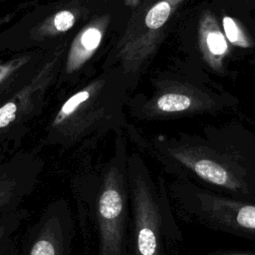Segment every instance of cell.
Segmentation results:
<instances>
[{
	"label": "cell",
	"mask_w": 255,
	"mask_h": 255,
	"mask_svg": "<svg viewBox=\"0 0 255 255\" xmlns=\"http://www.w3.org/2000/svg\"><path fill=\"white\" fill-rule=\"evenodd\" d=\"M18 249L19 255H71V237L67 230L46 224L33 232Z\"/></svg>",
	"instance_id": "6da1fadb"
},
{
	"label": "cell",
	"mask_w": 255,
	"mask_h": 255,
	"mask_svg": "<svg viewBox=\"0 0 255 255\" xmlns=\"http://www.w3.org/2000/svg\"><path fill=\"white\" fill-rule=\"evenodd\" d=\"M192 168L194 171L203 179L208 182L223 185L233 188V184L227 171L217 164L216 162L209 159H199L193 163Z\"/></svg>",
	"instance_id": "7a4b0ae2"
},
{
	"label": "cell",
	"mask_w": 255,
	"mask_h": 255,
	"mask_svg": "<svg viewBox=\"0 0 255 255\" xmlns=\"http://www.w3.org/2000/svg\"><path fill=\"white\" fill-rule=\"evenodd\" d=\"M178 1H161L156 3L145 16V25L149 29H158L165 24L173 9V6L178 4Z\"/></svg>",
	"instance_id": "3957f363"
},
{
	"label": "cell",
	"mask_w": 255,
	"mask_h": 255,
	"mask_svg": "<svg viewBox=\"0 0 255 255\" xmlns=\"http://www.w3.org/2000/svg\"><path fill=\"white\" fill-rule=\"evenodd\" d=\"M156 104L162 112H181L190 107L191 100L181 94H166L161 96Z\"/></svg>",
	"instance_id": "277c9868"
},
{
	"label": "cell",
	"mask_w": 255,
	"mask_h": 255,
	"mask_svg": "<svg viewBox=\"0 0 255 255\" xmlns=\"http://www.w3.org/2000/svg\"><path fill=\"white\" fill-rule=\"evenodd\" d=\"M205 46L210 54L216 57H221L227 52V43L220 31H209L205 38Z\"/></svg>",
	"instance_id": "5b68a950"
},
{
	"label": "cell",
	"mask_w": 255,
	"mask_h": 255,
	"mask_svg": "<svg viewBox=\"0 0 255 255\" xmlns=\"http://www.w3.org/2000/svg\"><path fill=\"white\" fill-rule=\"evenodd\" d=\"M223 28H224V32L227 39L231 43L236 44L238 46H242V47H248L249 44L244 39V37H242L237 24L232 18L228 16H225L223 18Z\"/></svg>",
	"instance_id": "8992f818"
},
{
	"label": "cell",
	"mask_w": 255,
	"mask_h": 255,
	"mask_svg": "<svg viewBox=\"0 0 255 255\" xmlns=\"http://www.w3.org/2000/svg\"><path fill=\"white\" fill-rule=\"evenodd\" d=\"M236 222L241 227L255 230V206L244 205L236 213Z\"/></svg>",
	"instance_id": "52a82bcc"
},
{
	"label": "cell",
	"mask_w": 255,
	"mask_h": 255,
	"mask_svg": "<svg viewBox=\"0 0 255 255\" xmlns=\"http://www.w3.org/2000/svg\"><path fill=\"white\" fill-rule=\"evenodd\" d=\"M101 38L102 33L100 30H98L97 28H89L83 33L81 37V43L86 50L93 51L99 46Z\"/></svg>",
	"instance_id": "ba28073f"
},
{
	"label": "cell",
	"mask_w": 255,
	"mask_h": 255,
	"mask_svg": "<svg viewBox=\"0 0 255 255\" xmlns=\"http://www.w3.org/2000/svg\"><path fill=\"white\" fill-rule=\"evenodd\" d=\"M74 15L70 11H61L56 14L54 18V25L58 31L65 32L74 25Z\"/></svg>",
	"instance_id": "9c48e42d"
},
{
	"label": "cell",
	"mask_w": 255,
	"mask_h": 255,
	"mask_svg": "<svg viewBox=\"0 0 255 255\" xmlns=\"http://www.w3.org/2000/svg\"><path fill=\"white\" fill-rule=\"evenodd\" d=\"M12 229L7 225H0V255H8L15 246L11 243Z\"/></svg>",
	"instance_id": "30bf717a"
},
{
	"label": "cell",
	"mask_w": 255,
	"mask_h": 255,
	"mask_svg": "<svg viewBox=\"0 0 255 255\" xmlns=\"http://www.w3.org/2000/svg\"><path fill=\"white\" fill-rule=\"evenodd\" d=\"M89 97H90V94H89V92H87V91H82V92H80V93L74 95L73 97H71V98L66 102V104L63 106L61 112H62L64 115H70V114H72V113L75 111V109H76L81 103L85 102Z\"/></svg>",
	"instance_id": "8fae6325"
},
{
	"label": "cell",
	"mask_w": 255,
	"mask_h": 255,
	"mask_svg": "<svg viewBox=\"0 0 255 255\" xmlns=\"http://www.w3.org/2000/svg\"><path fill=\"white\" fill-rule=\"evenodd\" d=\"M16 109L14 103H8L0 108V128L7 127L15 119Z\"/></svg>",
	"instance_id": "7c38bea8"
},
{
	"label": "cell",
	"mask_w": 255,
	"mask_h": 255,
	"mask_svg": "<svg viewBox=\"0 0 255 255\" xmlns=\"http://www.w3.org/2000/svg\"><path fill=\"white\" fill-rule=\"evenodd\" d=\"M8 255H19V249H18V247H15Z\"/></svg>",
	"instance_id": "4fadbf2b"
},
{
	"label": "cell",
	"mask_w": 255,
	"mask_h": 255,
	"mask_svg": "<svg viewBox=\"0 0 255 255\" xmlns=\"http://www.w3.org/2000/svg\"><path fill=\"white\" fill-rule=\"evenodd\" d=\"M126 4H128V5H135V4H138V1H128Z\"/></svg>",
	"instance_id": "5bb4252c"
}]
</instances>
